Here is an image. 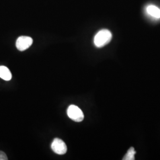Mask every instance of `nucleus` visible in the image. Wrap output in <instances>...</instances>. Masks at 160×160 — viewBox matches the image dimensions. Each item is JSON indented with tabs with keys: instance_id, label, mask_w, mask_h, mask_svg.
Returning a JSON list of instances; mask_svg holds the SVG:
<instances>
[{
	"instance_id": "nucleus-5",
	"label": "nucleus",
	"mask_w": 160,
	"mask_h": 160,
	"mask_svg": "<svg viewBox=\"0 0 160 160\" xmlns=\"http://www.w3.org/2000/svg\"><path fill=\"white\" fill-rule=\"evenodd\" d=\"M147 14L154 18H160V8L154 5H148L146 7Z\"/></svg>"
},
{
	"instance_id": "nucleus-4",
	"label": "nucleus",
	"mask_w": 160,
	"mask_h": 160,
	"mask_svg": "<svg viewBox=\"0 0 160 160\" xmlns=\"http://www.w3.org/2000/svg\"><path fill=\"white\" fill-rule=\"evenodd\" d=\"M33 43V39L29 36H20L16 41V46L17 49L20 51H24L28 49L29 47L32 46Z\"/></svg>"
},
{
	"instance_id": "nucleus-2",
	"label": "nucleus",
	"mask_w": 160,
	"mask_h": 160,
	"mask_svg": "<svg viewBox=\"0 0 160 160\" xmlns=\"http://www.w3.org/2000/svg\"><path fill=\"white\" fill-rule=\"evenodd\" d=\"M67 114L69 118L77 122L82 121L84 116L82 110L75 105H70L67 109Z\"/></svg>"
},
{
	"instance_id": "nucleus-6",
	"label": "nucleus",
	"mask_w": 160,
	"mask_h": 160,
	"mask_svg": "<svg viewBox=\"0 0 160 160\" xmlns=\"http://www.w3.org/2000/svg\"><path fill=\"white\" fill-rule=\"evenodd\" d=\"M0 78L5 81H10L12 79V73L9 69L5 66H0Z\"/></svg>"
},
{
	"instance_id": "nucleus-8",
	"label": "nucleus",
	"mask_w": 160,
	"mask_h": 160,
	"mask_svg": "<svg viewBox=\"0 0 160 160\" xmlns=\"http://www.w3.org/2000/svg\"><path fill=\"white\" fill-rule=\"evenodd\" d=\"M8 160V158H7V156L6 155V154L0 151V160Z\"/></svg>"
},
{
	"instance_id": "nucleus-1",
	"label": "nucleus",
	"mask_w": 160,
	"mask_h": 160,
	"mask_svg": "<svg viewBox=\"0 0 160 160\" xmlns=\"http://www.w3.org/2000/svg\"><path fill=\"white\" fill-rule=\"evenodd\" d=\"M112 38V33L108 29H102L97 32L94 38V43L97 48H102L108 44Z\"/></svg>"
},
{
	"instance_id": "nucleus-7",
	"label": "nucleus",
	"mask_w": 160,
	"mask_h": 160,
	"mask_svg": "<svg viewBox=\"0 0 160 160\" xmlns=\"http://www.w3.org/2000/svg\"><path fill=\"white\" fill-rule=\"evenodd\" d=\"M136 154V151L133 147L130 148L126 154L123 157V160H135V155Z\"/></svg>"
},
{
	"instance_id": "nucleus-3",
	"label": "nucleus",
	"mask_w": 160,
	"mask_h": 160,
	"mask_svg": "<svg viewBox=\"0 0 160 160\" xmlns=\"http://www.w3.org/2000/svg\"><path fill=\"white\" fill-rule=\"evenodd\" d=\"M52 151L59 155L65 154L67 151V147L63 141L59 138H55L52 142Z\"/></svg>"
}]
</instances>
